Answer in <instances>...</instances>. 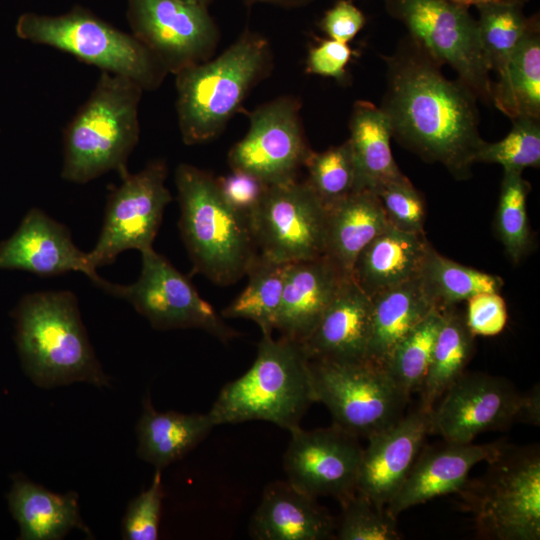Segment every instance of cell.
I'll return each instance as SVG.
<instances>
[{"label":"cell","mask_w":540,"mask_h":540,"mask_svg":"<svg viewBox=\"0 0 540 540\" xmlns=\"http://www.w3.org/2000/svg\"><path fill=\"white\" fill-rule=\"evenodd\" d=\"M384 60L387 85L380 108L392 137L422 159L442 164L454 178L467 179L484 142L478 97L460 79L446 78L410 38Z\"/></svg>","instance_id":"obj_1"},{"label":"cell","mask_w":540,"mask_h":540,"mask_svg":"<svg viewBox=\"0 0 540 540\" xmlns=\"http://www.w3.org/2000/svg\"><path fill=\"white\" fill-rule=\"evenodd\" d=\"M22 367L34 384L52 388L74 382L108 386L70 291L25 295L12 313Z\"/></svg>","instance_id":"obj_2"},{"label":"cell","mask_w":540,"mask_h":540,"mask_svg":"<svg viewBox=\"0 0 540 540\" xmlns=\"http://www.w3.org/2000/svg\"><path fill=\"white\" fill-rule=\"evenodd\" d=\"M315 402L303 346L271 334L262 335L251 367L224 385L209 413L216 426L261 420L291 432Z\"/></svg>","instance_id":"obj_3"},{"label":"cell","mask_w":540,"mask_h":540,"mask_svg":"<svg viewBox=\"0 0 540 540\" xmlns=\"http://www.w3.org/2000/svg\"><path fill=\"white\" fill-rule=\"evenodd\" d=\"M175 184L179 229L193 269L227 286L247 274L257 247L249 219L224 199L216 178L190 164H179Z\"/></svg>","instance_id":"obj_4"},{"label":"cell","mask_w":540,"mask_h":540,"mask_svg":"<svg viewBox=\"0 0 540 540\" xmlns=\"http://www.w3.org/2000/svg\"><path fill=\"white\" fill-rule=\"evenodd\" d=\"M143 88L101 71L90 96L63 134L62 179L84 184L109 172L128 173L127 161L139 141Z\"/></svg>","instance_id":"obj_5"},{"label":"cell","mask_w":540,"mask_h":540,"mask_svg":"<svg viewBox=\"0 0 540 540\" xmlns=\"http://www.w3.org/2000/svg\"><path fill=\"white\" fill-rule=\"evenodd\" d=\"M268 41L245 31L222 54L187 67L176 76V111L186 145L216 138L250 90L270 70Z\"/></svg>","instance_id":"obj_6"},{"label":"cell","mask_w":540,"mask_h":540,"mask_svg":"<svg viewBox=\"0 0 540 540\" xmlns=\"http://www.w3.org/2000/svg\"><path fill=\"white\" fill-rule=\"evenodd\" d=\"M16 33L35 44L71 54L101 71L127 77L143 90L156 89L168 73L132 33L121 31L80 6L58 16L25 13L16 23Z\"/></svg>","instance_id":"obj_7"},{"label":"cell","mask_w":540,"mask_h":540,"mask_svg":"<svg viewBox=\"0 0 540 540\" xmlns=\"http://www.w3.org/2000/svg\"><path fill=\"white\" fill-rule=\"evenodd\" d=\"M487 463L486 473L459 491L479 533L496 540H539V446L506 443Z\"/></svg>","instance_id":"obj_8"},{"label":"cell","mask_w":540,"mask_h":540,"mask_svg":"<svg viewBox=\"0 0 540 540\" xmlns=\"http://www.w3.org/2000/svg\"><path fill=\"white\" fill-rule=\"evenodd\" d=\"M430 412V433L446 442L471 443L487 431L515 423L540 424V390L519 392L503 377L463 373Z\"/></svg>","instance_id":"obj_9"},{"label":"cell","mask_w":540,"mask_h":540,"mask_svg":"<svg viewBox=\"0 0 540 540\" xmlns=\"http://www.w3.org/2000/svg\"><path fill=\"white\" fill-rule=\"evenodd\" d=\"M413 40L438 64L455 70L475 95L491 103L492 80L476 19L469 7L453 0H384Z\"/></svg>","instance_id":"obj_10"},{"label":"cell","mask_w":540,"mask_h":540,"mask_svg":"<svg viewBox=\"0 0 540 540\" xmlns=\"http://www.w3.org/2000/svg\"><path fill=\"white\" fill-rule=\"evenodd\" d=\"M310 372L316 402L351 434L367 438L404 415L409 399L381 365L310 360Z\"/></svg>","instance_id":"obj_11"},{"label":"cell","mask_w":540,"mask_h":540,"mask_svg":"<svg viewBox=\"0 0 540 540\" xmlns=\"http://www.w3.org/2000/svg\"><path fill=\"white\" fill-rule=\"evenodd\" d=\"M141 253V272L129 285L104 280L99 288L127 300L155 329H201L227 343L239 336L216 310L153 247Z\"/></svg>","instance_id":"obj_12"},{"label":"cell","mask_w":540,"mask_h":540,"mask_svg":"<svg viewBox=\"0 0 540 540\" xmlns=\"http://www.w3.org/2000/svg\"><path fill=\"white\" fill-rule=\"evenodd\" d=\"M248 219L264 258L288 264L324 256L327 209L306 180L268 185Z\"/></svg>","instance_id":"obj_13"},{"label":"cell","mask_w":540,"mask_h":540,"mask_svg":"<svg viewBox=\"0 0 540 540\" xmlns=\"http://www.w3.org/2000/svg\"><path fill=\"white\" fill-rule=\"evenodd\" d=\"M167 174L166 163L154 160L141 171L121 177L108 197L98 240L87 252L95 269L112 263L125 250L152 248L164 209L172 200L165 185Z\"/></svg>","instance_id":"obj_14"},{"label":"cell","mask_w":540,"mask_h":540,"mask_svg":"<svg viewBox=\"0 0 540 540\" xmlns=\"http://www.w3.org/2000/svg\"><path fill=\"white\" fill-rule=\"evenodd\" d=\"M127 18L132 34L174 75L210 59L218 44L207 6L187 0H128Z\"/></svg>","instance_id":"obj_15"},{"label":"cell","mask_w":540,"mask_h":540,"mask_svg":"<svg viewBox=\"0 0 540 540\" xmlns=\"http://www.w3.org/2000/svg\"><path fill=\"white\" fill-rule=\"evenodd\" d=\"M300 107L293 96H282L250 112L247 133L228 153L231 170L247 172L267 185L296 179L311 151Z\"/></svg>","instance_id":"obj_16"},{"label":"cell","mask_w":540,"mask_h":540,"mask_svg":"<svg viewBox=\"0 0 540 540\" xmlns=\"http://www.w3.org/2000/svg\"><path fill=\"white\" fill-rule=\"evenodd\" d=\"M283 458L287 481L314 497L340 502L356 492L363 447L359 437L340 426L290 432Z\"/></svg>","instance_id":"obj_17"},{"label":"cell","mask_w":540,"mask_h":540,"mask_svg":"<svg viewBox=\"0 0 540 540\" xmlns=\"http://www.w3.org/2000/svg\"><path fill=\"white\" fill-rule=\"evenodd\" d=\"M430 433V412L420 407L367 437L356 491L385 507L404 483Z\"/></svg>","instance_id":"obj_18"},{"label":"cell","mask_w":540,"mask_h":540,"mask_svg":"<svg viewBox=\"0 0 540 540\" xmlns=\"http://www.w3.org/2000/svg\"><path fill=\"white\" fill-rule=\"evenodd\" d=\"M0 270H23L40 276L81 272L99 286L102 279L69 229L44 211L32 208L15 233L0 243Z\"/></svg>","instance_id":"obj_19"},{"label":"cell","mask_w":540,"mask_h":540,"mask_svg":"<svg viewBox=\"0 0 540 540\" xmlns=\"http://www.w3.org/2000/svg\"><path fill=\"white\" fill-rule=\"evenodd\" d=\"M507 442L451 443L423 447L404 483L386 506L397 518L405 510L436 497L459 492L470 470L493 459Z\"/></svg>","instance_id":"obj_20"},{"label":"cell","mask_w":540,"mask_h":540,"mask_svg":"<svg viewBox=\"0 0 540 540\" xmlns=\"http://www.w3.org/2000/svg\"><path fill=\"white\" fill-rule=\"evenodd\" d=\"M347 277L326 256L288 263L275 329L303 343Z\"/></svg>","instance_id":"obj_21"},{"label":"cell","mask_w":540,"mask_h":540,"mask_svg":"<svg viewBox=\"0 0 540 540\" xmlns=\"http://www.w3.org/2000/svg\"><path fill=\"white\" fill-rule=\"evenodd\" d=\"M370 321V296L347 277L313 332L301 345L310 360H367Z\"/></svg>","instance_id":"obj_22"},{"label":"cell","mask_w":540,"mask_h":540,"mask_svg":"<svg viewBox=\"0 0 540 540\" xmlns=\"http://www.w3.org/2000/svg\"><path fill=\"white\" fill-rule=\"evenodd\" d=\"M336 521L314 498L286 481L270 483L249 522L255 540H327Z\"/></svg>","instance_id":"obj_23"},{"label":"cell","mask_w":540,"mask_h":540,"mask_svg":"<svg viewBox=\"0 0 540 540\" xmlns=\"http://www.w3.org/2000/svg\"><path fill=\"white\" fill-rule=\"evenodd\" d=\"M430 245L425 233L389 225L359 253L351 278L370 297L418 278Z\"/></svg>","instance_id":"obj_24"},{"label":"cell","mask_w":540,"mask_h":540,"mask_svg":"<svg viewBox=\"0 0 540 540\" xmlns=\"http://www.w3.org/2000/svg\"><path fill=\"white\" fill-rule=\"evenodd\" d=\"M7 499L21 540H59L72 529L90 535L80 517L76 493L57 494L16 474Z\"/></svg>","instance_id":"obj_25"},{"label":"cell","mask_w":540,"mask_h":540,"mask_svg":"<svg viewBox=\"0 0 540 540\" xmlns=\"http://www.w3.org/2000/svg\"><path fill=\"white\" fill-rule=\"evenodd\" d=\"M327 209L325 253L340 271L351 277L354 262L389 224L377 196L355 191Z\"/></svg>","instance_id":"obj_26"},{"label":"cell","mask_w":540,"mask_h":540,"mask_svg":"<svg viewBox=\"0 0 540 540\" xmlns=\"http://www.w3.org/2000/svg\"><path fill=\"white\" fill-rule=\"evenodd\" d=\"M215 426L209 411L205 414L159 412L146 397L137 424V454L156 470H162L194 449Z\"/></svg>","instance_id":"obj_27"},{"label":"cell","mask_w":540,"mask_h":540,"mask_svg":"<svg viewBox=\"0 0 540 540\" xmlns=\"http://www.w3.org/2000/svg\"><path fill=\"white\" fill-rule=\"evenodd\" d=\"M370 298L366 359L382 366L393 347L437 306L419 277L382 290Z\"/></svg>","instance_id":"obj_28"},{"label":"cell","mask_w":540,"mask_h":540,"mask_svg":"<svg viewBox=\"0 0 540 540\" xmlns=\"http://www.w3.org/2000/svg\"><path fill=\"white\" fill-rule=\"evenodd\" d=\"M349 130L347 141L355 167V191L373 192L380 185L404 175L394 160L390 125L380 107L368 101H357Z\"/></svg>","instance_id":"obj_29"},{"label":"cell","mask_w":540,"mask_h":540,"mask_svg":"<svg viewBox=\"0 0 540 540\" xmlns=\"http://www.w3.org/2000/svg\"><path fill=\"white\" fill-rule=\"evenodd\" d=\"M491 103L511 120L540 119V25L538 15L530 24L506 68L492 83Z\"/></svg>","instance_id":"obj_30"},{"label":"cell","mask_w":540,"mask_h":540,"mask_svg":"<svg viewBox=\"0 0 540 540\" xmlns=\"http://www.w3.org/2000/svg\"><path fill=\"white\" fill-rule=\"evenodd\" d=\"M427 373L419 389L418 407L431 412L445 391L464 373L474 350V335L455 306L443 308Z\"/></svg>","instance_id":"obj_31"},{"label":"cell","mask_w":540,"mask_h":540,"mask_svg":"<svg viewBox=\"0 0 540 540\" xmlns=\"http://www.w3.org/2000/svg\"><path fill=\"white\" fill-rule=\"evenodd\" d=\"M419 279L440 309L453 307L482 292L499 293L504 285L500 276L453 261L437 252L432 245L427 250Z\"/></svg>","instance_id":"obj_32"},{"label":"cell","mask_w":540,"mask_h":540,"mask_svg":"<svg viewBox=\"0 0 540 540\" xmlns=\"http://www.w3.org/2000/svg\"><path fill=\"white\" fill-rule=\"evenodd\" d=\"M287 264L257 255L246 275L244 290L222 312L223 318H243L255 322L262 335L275 330L281 304Z\"/></svg>","instance_id":"obj_33"},{"label":"cell","mask_w":540,"mask_h":540,"mask_svg":"<svg viewBox=\"0 0 540 540\" xmlns=\"http://www.w3.org/2000/svg\"><path fill=\"white\" fill-rule=\"evenodd\" d=\"M524 3L498 1L477 5V27L482 51L490 71L498 75L506 68L530 24Z\"/></svg>","instance_id":"obj_34"},{"label":"cell","mask_w":540,"mask_h":540,"mask_svg":"<svg viewBox=\"0 0 540 540\" xmlns=\"http://www.w3.org/2000/svg\"><path fill=\"white\" fill-rule=\"evenodd\" d=\"M442 321L443 310L435 307L393 347L382 365L408 399L425 378Z\"/></svg>","instance_id":"obj_35"},{"label":"cell","mask_w":540,"mask_h":540,"mask_svg":"<svg viewBox=\"0 0 540 540\" xmlns=\"http://www.w3.org/2000/svg\"><path fill=\"white\" fill-rule=\"evenodd\" d=\"M529 189V183L524 180L522 173L504 171L495 214V230L514 264L519 263L531 247L526 207Z\"/></svg>","instance_id":"obj_36"},{"label":"cell","mask_w":540,"mask_h":540,"mask_svg":"<svg viewBox=\"0 0 540 540\" xmlns=\"http://www.w3.org/2000/svg\"><path fill=\"white\" fill-rule=\"evenodd\" d=\"M307 182L327 208L355 191V167L348 141L323 152L310 151Z\"/></svg>","instance_id":"obj_37"},{"label":"cell","mask_w":540,"mask_h":540,"mask_svg":"<svg viewBox=\"0 0 540 540\" xmlns=\"http://www.w3.org/2000/svg\"><path fill=\"white\" fill-rule=\"evenodd\" d=\"M510 132L500 141H484L475 156V163H496L505 172L522 173L540 166V122L538 119L516 118Z\"/></svg>","instance_id":"obj_38"},{"label":"cell","mask_w":540,"mask_h":540,"mask_svg":"<svg viewBox=\"0 0 540 540\" xmlns=\"http://www.w3.org/2000/svg\"><path fill=\"white\" fill-rule=\"evenodd\" d=\"M342 511L336 523L339 540H399L396 519L384 507L375 505L359 492L340 502Z\"/></svg>","instance_id":"obj_39"},{"label":"cell","mask_w":540,"mask_h":540,"mask_svg":"<svg viewBox=\"0 0 540 540\" xmlns=\"http://www.w3.org/2000/svg\"><path fill=\"white\" fill-rule=\"evenodd\" d=\"M373 193L390 226L406 232L424 233L425 202L405 175L380 185Z\"/></svg>","instance_id":"obj_40"},{"label":"cell","mask_w":540,"mask_h":540,"mask_svg":"<svg viewBox=\"0 0 540 540\" xmlns=\"http://www.w3.org/2000/svg\"><path fill=\"white\" fill-rule=\"evenodd\" d=\"M160 472L156 470L151 485L129 503L122 525L124 539H158L164 497Z\"/></svg>","instance_id":"obj_41"},{"label":"cell","mask_w":540,"mask_h":540,"mask_svg":"<svg viewBox=\"0 0 540 540\" xmlns=\"http://www.w3.org/2000/svg\"><path fill=\"white\" fill-rule=\"evenodd\" d=\"M466 324L474 336H495L507 323L505 300L497 292H482L467 300Z\"/></svg>","instance_id":"obj_42"},{"label":"cell","mask_w":540,"mask_h":540,"mask_svg":"<svg viewBox=\"0 0 540 540\" xmlns=\"http://www.w3.org/2000/svg\"><path fill=\"white\" fill-rule=\"evenodd\" d=\"M225 201L237 212L248 217L260 203L267 184L239 170L216 179Z\"/></svg>","instance_id":"obj_43"},{"label":"cell","mask_w":540,"mask_h":540,"mask_svg":"<svg viewBox=\"0 0 540 540\" xmlns=\"http://www.w3.org/2000/svg\"><path fill=\"white\" fill-rule=\"evenodd\" d=\"M352 54L353 51L348 43L330 38L321 40L309 50L306 60V72L343 80L346 77V67L351 60Z\"/></svg>","instance_id":"obj_44"},{"label":"cell","mask_w":540,"mask_h":540,"mask_svg":"<svg viewBox=\"0 0 540 540\" xmlns=\"http://www.w3.org/2000/svg\"><path fill=\"white\" fill-rule=\"evenodd\" d=\"M363 12L350 0H339L327 10L320 27L328 38L349 43L365 25Z\"/></svg>","instance_id":"obj_45"},{"label":"cell","mask_w":540,"mask_h":540,"mask_svg":"<svg viewBox=\"0 0 540 540\" xmlns=\"http://www.w3.org/2000/svg\"><path fill=\"white\" fill-rule=\"evenodd\" d=\"M309 1L311 0H244V2L248 5L256 3H269L284 7L299 6L308 3Z\"/></svg>","instance_id":"obj_46"},{"label":"cell","mask_w":540,"mask_h":540,"mask_svg":"<svg viewBox=\"0 0 540 540\" xmlns=\"http://www.w3.org/2000/svg\"><path fill=\"white\" fill-rule=\"evenodd\" d=\"M453 1L469 7L471 5L477 6L484 3L498 2V1H516V2H521L525 4L528 0H453Z\"/></svg>","instance_id":"obj_47"},{"label":"cell","mask_w":540,"mask_h":540,"mask_svg":"<svg viewBox=\"0 0 540 540\" xmlns=\"http://www.w3.org/2000/svg\"><path fill=\"white\" fill-rule=\"evenodd\" d=\"M187 1H190V2H193V3H196V4H200V5L207 6V4H208L211 0H187Z\"/></svg>","instance_id":"obj_48"}]
</instances>
